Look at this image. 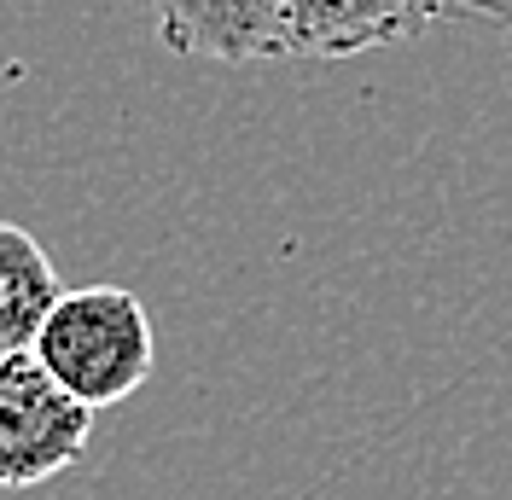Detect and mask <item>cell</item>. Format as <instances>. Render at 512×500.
Segmentation results:
<instances>
[{"instance_id": "obj_1", "label": "cell", "mask_w": 512, "mask_h": 500, "mask_svg": "<svg viewBox=\"0 0 512 500\" xmlns=\"http://www.w3.org/2000/svg\"><path fill=\"white\" fill-rule=\"evenodd\" d=\"M35 355L53 367V378L70 396H82L99 413V407L128 402L152 378L158 338H152V314L134 291L76 285L53 303L41 338H35Z\"/></svg>"}, {"instance_id": "obj_2", "label": "cell", "mask_w": 512, "mask_h": 500, "mask_svg": "<svg viewBox=\"0 0 512 500\" xmlns=\"http://www.w3.org/2000/svg\"><path fill=\"white\" fill-rule=\"evenodd\" d=\"M94 407L70 396L35 349L0 355V489H35L82 460Z\"/></svg>"}, {"instance_id": "obj_3", "label": "cell", "mask_w": 512, "mask_h": 500, "mask_svg": "<svg viewBox=\"0 0 512 500\" xmlns=\"http://www.w3.org/2000/svg\"><path fill=\"white\" fill-rule=\"evenodd\" d=\"M448 0H280L274 59L338 64L373 47H396L431 30Z\"/></svg>"}, {"instance_id": "obj_4", "label": "cell", "mask_w": 512, "mask_h": 500, "mask_svg": "<svg viewBox=\"0 0 512 500\" xmlns=\"http://www.w3.org/2000/svg\"><path fill=\"white\" fill-rule=\"evenodd\" d=\"M158 41L181 59L262 64L274 59L280 0H146Z\"/></svg>"}, {"instance_id": "obj_5", "label": "cell", "mask_w": 512, "mask_h": 500, "mask_svg": "<svg viewBox=\"0 0 512 500\" xmlns=\"http://www.w3.org/2000/svg\"><path fill=\"white\" fill-rule=\"evenodd\" d=\"M64 297L59 274L30 227L0 221V355L6 349H35L53 303Z\"/></svg>"}, {"instance_id": "obj_6", "label": "cell", "mask_w": 512, "mask_h": 500, "mask_svg": "<svg viewBox=\"0 0 512 500\" xmlns=\"http://www.w3.org/2000/svg\"><path fill=\"white\" fill-rule=\"evenodd\" d=\"M454 12H478L489 24H512V0H448Z\"/></svg>"}]
</instances>
